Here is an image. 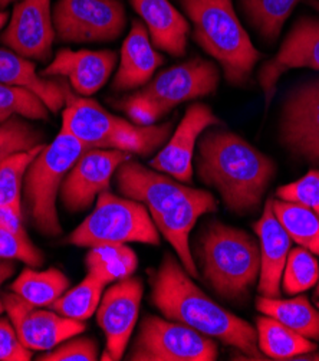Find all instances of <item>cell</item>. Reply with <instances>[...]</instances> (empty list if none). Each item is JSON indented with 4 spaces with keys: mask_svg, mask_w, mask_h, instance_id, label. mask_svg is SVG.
<instances>
[{
    "mask_svg": "<svg viewBox=\"0 0 319 361\" xmlns=\"http://www.w3.org/2000/svg\"><path fill=\"white\" fill-rule=\"evenodd\" d=\"M319 264L311 250L299 246L289 250L280 285L288 295L305 293L318 283Z\"/></svg>",
    "mask_w": 319,
    "mask_h": 361,
    "instance_id": "cell-34",
    "label": "cell"
},
{
    "mask_svg": "<svg viewBox=\"0 0 319 361\" xmlns=\"http://www.w3.org/2000/svg\"><path fill=\"white\" fill-rule=\"evenodd\" d=\"M150 33L154 48L171 56H183L187 49L190 22L170 0H130Z\"/></svg>",
    "mask_w": 319,
    "mask_h": 361,
    "instance_id": "cell-22",
    "label": "cell"
},
{
    "mask_svg": "<svg viewBox=\"0 0 319 361\" xmlns=\"http://www.w3.org/2000/svg\"><path fill=\"white\" fill-rule=\"evenodd\" d=\"M315 298L319 300V279H318V283H316V290H315Z\"/></svg>",
    "mask_w": 319,
    "mask_h": 361,
    "instance_id": "cell-43",
    "label": "cell"
},
{
    "mask_svg": "<svg viewBox=\"0 0 319 361\" xmlns=\"http://www.w3.org/2000/svg\"><path fill=\"white\" fill-rule=\"evenodd\" d=\"M130 159L132 154L120 150H85L61 186L63 206L70 212L88 209L98 195L110 189L113 176Z\"/></svg>",
    "mask_w": 319,
    "mask_h": 361,
    "instance_id": "cell-16",
    "label": "cell"
},
{
    "mask_svg": "<svg viewBox=\"0 0 319 361\" xmlns=\"http://www.w3.org/2000/svg\"><path fill=\"white\" fill-rule=\"evenodd\" d=\"M66 240L81 247L137 242L158 245L160 235L143 203L106 190L98 195L95 209Z\"/></svg>",
    "mask_w": 319,
    "mask_h": 361,
    "instance_id": "cell-9",
    "label": "cell"
},
{
    "mask_svg": "<svg viewBox=\"0 0 319 361\" xmlns=\"http://www.w3.org/2000/svg\"><path fill=\"white\" fill-rule=\"evenodd\" d=\"M246 19L268 42H273L282 32L301 0H240Z\"/></svg>",
    "mask_w": 319,
    "mask_h": 361,
    "instance_id": "cell-30",
    "label": "cell"
},
{
    "mask_svg": "<svg viewBox=\"0 0 319 361\" xmlns=\"http://www.w3.org/2000/svg\"><path fill=\"white\" fill-rule=\"evenodd\" d=\"M16 271V265L13 262V259H4L0 258V288H2L4 282L6 279H9ZM5 304H4V300L2 297H0V314L5 312Z\"/></svg>",
    "mask_w": 319,
    "mask_h": 361,
    "instance_id": "cell-39",
    "label": "cell"
},
{
    "mask_svg": "<svg viewBox=\"0 0 319 361\" xmlns=\"http://www.w3.org/2000/svg\"><path fill=\"white\" fill-rule=\"evenodd\" d=\"M197 258L215 293L227 301H242L259 279V243L242 229L210 222L197 239Z\"/></svg>",
    "mask_w": 319,
    "mask_h": 361,
    "instance_id": "cell-6",
    "label": "cell"
},
{
    "mask_svg": "<svg viewBox=\"0 0 319 361\" xmlns=\"http://www.w3.org/2000/svg\"><path fill=\"white\" fill-rule=\"evenodd\" d=\"M256 331L259 350L269 358L295 360L298 355L316 350V344L312 340L268 315L256 319Z\"/></svg>",
    "mask_w": 319,
    "mask_h": 361,
    "instance_id": "cell-25",
    "label": "cell"
},
{
    "mask_svg": "<svg viewBox=\"0 0 319 361\" xmlns=\"http://www.w3.org/2000/svg\"><path fill=\"white\" fill-rule=\"evenodd\" d=\"M279 138L295 157L319 164V80L289 92L282 106Z\"/></svg>",
    "mask_w": 319,
    "mask_h": 361,
    "instance_id": "cell-13",
    "label": "cell"
},
{
    "mask_svg": "<svg viewBox=\"0 0 319 361\" xmlns=\"http://www.w3.org/2000/svg\"><path fill=\"white\" fill-rule=\"evenodd\" d=\"M9 19V15L6 12H0V29H2Z\"/></svg>",
    "mask_w": 319,
    "mask_h": 361,
    "instance_id": "cell-41",
    "label": "cell"
},
{
    "mask_svg": "<svg viewBox=\"0 0 319 361\" xmlns=\"http://www.w3.org/2000/svg\"><path fill=\"white\" fill-rule=\"evenodd\" d=\"M52 20L61 42H111L123 35L127 13L121 0H58Z\"/></svg>",
    "mask_w": 319,
    "mask_h": 361,
    "instance_id": "cell-11",
    "label": "cell"
},
{
    "mask_svg": "<svg viewBox=\"0 0 319 361\" xmlns=\"http://www.w3.org/2000/svg\"><path fill=\"white\" fill-rule=\"evenodd\" d=\"M0 84L30 90L46 104L51 113H58L65 106V80L41 77L32 61L11 49L0 48Z\"/></svg>",
    "mask_w": 319,
    "mask_h": 361,
    "instance_id": "cell-23",
    "label": "cell"
},
{
    "mask_svg": "<svg viewBox=\"0 0 319 361\" xmlns=\"http://www.w3.org/2000/svg\"><path fill=\"white\" fill-rule=\"evenodd\" d=\"M85 265L88 274L94 275L104 285H108L134 275L138 258L127 243L101 245L89 247Z\"/></svg>",
    "mask_w": 319,
    "mask_h": 361,
    "instance_id": "cell-27",
    "label": "cell"
},
{
    "mask_svg": "<svg viewBox=\"0 0 319 361\" xmlns=\"http://www.w3.org/2000/svg\"><path fill=\"white\" fill-rule=\"evenodd\" d=\"M197 173L203 183L218 189L229 210L244 214L261 206L276 166L240 135L208 128L199 140Z\"/></svg>",
    "mask_w": 319,
    "mask_h": 361,
    "instance_id": "cell-3",
    "label": "cell"
},
{
    "mask_svg": "<svg viewBox=\"0 0 319 361\" xmlns=\"http://www.w3.org/2000/svg\"><path fill=\"white\" fill-rule=\"evenodd\" d=\"M0 258L13 259L38 268L44 264V254L32 243L19 219L0 210Z\"/></svg>",
    "mask_w": 319,
    "mask_h": 361,
    "instance_id": "cell-31",
    "label": "cell"
},
{
    "mask_svg": "<svg viewBox=\"0 0 319 361\" xmlns=\"http://www.w3.org/2000/svg\"><path fill=\"white\" fill-rule=\"evenodd\" d=\"M163 63L164 56L156 51L146 25L141 20H132L121 47L113 90L124 92L144 87Z\"/></svg>",
    "mask_w": 319,
    "mask_h": 361,
    "instance_id": "cell-21",
    "label": "cell"
},
{
    "mask_svg": "<svg viewBox=\"0 0 319 361\" xmlns=\"http://www.w3.org/2000/svg\"><path fill=\"white\" fill-rule=\"evenodd\" d=\"M276 197L298 203L319 218V170H309L296 182L280 186L276 190Z\"/></svg>",
    "mask_w": 319,
    "mask_h": 361,
    "instance_id": "cell-36",
    "label": "cell"
},
{
    "mask_svg": "<svg viewBox=\"0 0 319 361\" xmlns=\"http://www.w3.org/2000/svg\"><path fill=\"white\" fill-rule=\"evenodd\" d=\"M98 358V344L91 338L66 340L39 355L41 361H95Z\"/></svg>",
    "mask_w": 319,
    "mask_h": 361,
    "instance_id": "cell-37",
    "label": "cell"
},
{
    "mask_svg": "<svg viewBox=\"0 0 319 361\" xmlns=\"http://www.w3.org/2000/svg\"><path fill=\"white\" fill-rule=\"evenodd\" d=\"M118 190L128 199L143 203L158 232L173 246L192 278L199 269L190 249V233L201 216L218 210L210 192L186 186L164 173L147 169L130 159L115 171Z\"/></svg>",
    "mask_w": 319,
    "mask_h": 361,
    "instance_id": "cell-1",
    "label": "cell"
},
{
    "mask_svg": "<svg viewBox=\"0 0 319 361\" xmlns=\"http://www.w3.org/2000/svg\"><path fill=\"white\" fill-rule=\"evenodd\" d=\"M30 358L32 350L22 344L12 321L0 318V361H29Z\"/></svg>",
    "mask_w": 319,
    "mask_h": 361,
    "instance_id": "cell-38",
    "label": "cell"
},
{
    "mask_svg": "<svg viewBox=\"0 0 319 361\" xmlns=\"http://www.w3.org/2000/svg\"><path fill=\"white\" fill-rule=\"evenodd\" d=\"M151 301L167 319L218 338L237 348L249 360H263L265 355L258 345V331L252 324L208 298L171 254L164 255L151 275Z\"/></svg>",
    "mask_w": 319,
    "mask_h": 361,
    "instance_id": "cell-2",
    "label": "cell"
},
{
    "mask_svg": "<svg viewBox=\"0 0 319 361\" xmlns=\"http://www.w3.org/2000/svg\"><path fill=\"white\" fill-rule=\"evenodd\" d=\"M45 144L27 152L15 153L0 163V210L22 219V182L30 163Z\"/></svg>",
    "mask_w": 319,
    "mask_h": 361,
    "instance_id": "cell-29",
    "label": "cell"
},
{
    "mask_svg": "<svg viewBox=\"0 0 319 361\" xmlns=\"http://www.w3.org/2000/svg\"><path fill=\"white\" fill-rule=\"evenodd\" d=\"M143 294V281L131 275L111 285L101 298L96 319L106 340L104 361H118L124 357L138 319Z\"/></svg>",
    "mask_w": 319,
    "mask_h": 361,
    "instance_id": "cell-12",
    "label": "cell"
},
{
    "mask_svg": "<svg viewBox=\"0 0 319 361\" xmlns=\"http://www.w3.org/2000/svg\"><path fill=\"white\" fill-rule=\"evenodd\" d=\"M219 126H222L220 118L208 105L203 102L192 104L161 150L151 159L150 167L182 183H190L196 144L204 131Z\"/></svg>",
    "mask_w": 319,
    "mask_h": 361,
    "instance_id": "cell-15",
    "label": "cell"
},
{
    "mask_svg": "<svg viewBox=\"0 0 319 361\" xmlns=\"http://www.w3.org/2000/svg\"><path fill=\"white\" fill-rule=\"evenodd\" d=\"M218 344L186 324L147 315L130 353L131 361H215Z\"/></svg>",
    "mask_w": 319,
    "mask_h": 361,
    "instance_id": "cell-10",
    "label": "cell"
},
{
    "mask_svg": "<svg viewBox=\"0 0 319 361\" xmlns=\"http://www.w3.org/2000/svg\"><path fill=\"white\" fill-rule=\"evenodd\" d=\"M85 150L88 149L82 141L61 127L59 134L48 146L45 144L25 174V197L29 214L35 228L45 236L54 238L62 232L56 196L66 174Z\"/></svg>",
    "mask_w": 319,
    "mask_h": 361,
    "instance_id": "cell-8",
    "label": "cell"
},
{
    "mask_svg": "<svg viewBox=\"0 0 319 361\" xmlns=\"http://www.w3.org/2000/svg\"><path fill=\"white\" fill-rule=\"evenodd\" d=\"M41 144H45L42 131L18 117L0 124V163L15 153L32 150Z\"/></svg>",
    "mask_w": 319,
    "mask_h": 361,
    "instance_id": "cell-35",
    "label": "cell"
},
{
    "mask_svg": "<svg viewBox=\"0 0 319 361\" xmlns=\"http://www.w3.org/2000/svg\"><path fill=\"white\" fill-rule=\"evenodd\" d=\"M55 39L51 0H19L2 42L26 59L48 61Z\"/></svg>",
    "mask_w": 319,
    "mask_h": 361,
    "instance_id": "cell-17",
    "label": "cell"
},
{
    "mask_svg": "<svg viewBox=\"0 0 319 361\" xmlns=\"http://www.w3.org/2000/svg\"><path fill=\"white\" fill-rule=\"evenodd\" d=\"M316 307H318V308H319V301H316Z\"/></svg>",
    "mask_w": 319,
    "mask_h": 361,
    "instance_id": "cell-44",
    "label": "cell"
},
{
    "mask_svg": "<svg viewBox=\"0 0 319 361\" xmlns=\"http://www.w3.org/2000/svg\"><path fill=\"white\" fill-rule=\"evenodd\" d=\"M9 290L33 307H49L69 290L68 276L56 269H25Z\"/></svg>",
    "mask_w": 319,
    "mask_h": 361,
    "instance_id": "cell-26",
    "label": "cell"
},
{
    "mask_svg": "<svg viewBox=\"0 0 319 361\" xmlns=\"http://www.w3.org/2000/svg\"><path fill=\"white\" fill-rule=\"evenodd\" d=\"M256 308L298 334L319 341V311L312 307L306 297L296 295L295 298L280 300L261 295L256 300Z\"/></svg>",
    "mask_w": 319,
    "mask_h": 361,
    "instance_id": "cell-24",
    "label": "cell"
},
{
    "mask_svg": "<svg viewBox=\"0 0 319 361\" xmlns=\"http://www.w3.org/2000/svg\"><path fill=\"white\" fill-rule=\"evenodd\" d=\"M62 127L82 141L87 149L120 150L146 157L164 146L174 123L135 124L108 113L96 101L78 95L65 81Z\"/></svg>",
    "mask_w": 319,
    "mask_h": 361,
    "instance_id": "cell-5",
    "label": "cell"
},
{
    "mask_svg": "<svg viewBox=\"0 0 319 361\" xmlns=\"http://www.w3.org/2000/svg\"><path fill=\"white\" fill-rule=\"evenodd\" d=\"M13 2H19V0H0V9H5L6 6H9Z\"/></svg>",
    "mask_w": 319,
    "mask_h": 361,
    "instance_id": "cell-42",
    "label": "cell"
},
{
    "mask_svg": "<svg viewBox=\"0 0 319 361\" xmlns=\"http://www.w3.org/2000/svg\"><path fill=\"white\" fill-rule=\"evenodd\" d=\"M13 117L49 120L46 104L27 88L0 84V124Z\"/></svg>",
    "mask_w": 319,
    "mask_h": 361,
    "instance_id": "cell-33",
    "label": "cell"
},
{
    "mask_svg": "<svg viewBox=\"0 0 319 361\" xmlns=\"http://www.w3.org/2000/svg\"><path fill=\"white\" fill-rule=\"evenodd\" d=\"M273 213L279 224L287 231L292 242L311 250L319 257V218L318 216L294 202L272 199Z\"/></svg>",
    "mask_w": 319,
    "mask_h": 361,
    "instance_id": "cell-28",
    "label": "cell"
},
{
    "mask_svg": "<svg viewBox=\"0 0 319 361\" xmlns=\"http://www.w3.org/2000/svg\"><path fill=\"white\" fill-rule=\"evenodd\" d=\"M259 238L261 272L258 290L261 295L269 298L280 297V281L285 268L292 239L279 224L273 213L272 199L265 203L261 219L254 225Z\"/></svg>",
    "mask_w": 319,
    "mask_h": 361,
    "instance_id": "cell-20",
    "label": "cell"
},
{
    "mask_svg": "<svg viewBox=\"0 0 319 361\" xmlns=\"http://www.w3.org/2000/svg\"><path fill=\"white\" fill-rule=\"evenodd\" d=\"M306 5L319 13V0H305Z\"/></svg>",
    "mask_w": 319,
    "mask_h": 361,
    "instance_id": "cell-40",
    "label": "cell"
},
{
    "mask_svg": "<svg viewBox=\"0 0 319 361\" xmlns=\"http://www.w3.org/2000/svg\"><path fill=\"white\" fill-rule=\"evenodd\" d=\"M2 300L19 340L32 351H51L87 329L82 321L62 317L52 310H39L12 291L5 293Z\"/></svg>",
    "mask_w": 319,
    "mask_h": 361,
    "instance_id": "cell-14",
    "label": "cell"
},
{
    "mask_svg": "<svg viewBox=\"0 0 319 361\" xmlns=\"http://www.w3.org/2000/svg\"><path fill=\"white\" fill-rule=\"evenodd\" d=\"M115 51L61 49L55 59L41 72V77H59L69 81L70 88L81 97H91L110 80L117 65Z\"/></svg>",
    "mask_w": 319,
    "mask_h": 361,
    "instance_id": "cell-19",
    "label": "cell"
},
{
    "mask_svg": "<svg viewBox=\"0 0 319 361\" xmlns=\"http://www.w3.org/2000/svg\"><path fill=\"white\" fill-rule=\"evenodd\" d=\"M219 81L216 63L197 56L158 72L144 87L114 105L132 123L153 126L177 105L215 94Z\"/></svg>",
    "mask_w": 319,
    "mask_h": 361,
    "instance_id": "cell-7",
    "label": "cell"
},
{
    "mask_svg": "<svg viewBox=\"0 0 319 361\" xmlns=\"http://www.w3.org/2000/svg\"><path fill=\"white\" fill-rule=\"evenodd\" d=\"M105 285L99 279L88 274L80 285L68 290L49 308L62 317L85 321L96 312Z\"/></svg>",
    "mask_w": 319,
    "mask_h": 361,
    "instance_id": "cell-32",
    "label": "cell"
},
{
    "mask_svg": "<svg viewBox=\"0 0 319 361\" xmlns=\"http://www.w3.org/2000/svg\"><path fill=\"white\" fill-rule=\"evenodd\" d=\"M179 4L193 25L194 41L219 62L226 81L244 85L262 54L240 23L233 0H179Z\"/></svg>",
    "mask_w": 319,
    "mask_h": 361,
    "instance_id": "cell-4",
    "label": "cell"
},
{
    "mask_svg": "<svg viewBox=\"0 0 319 361\" xmlns=\"http://www.w3.org/2000/svg\"><path fill=\"white\" fill-rule=\"evenodd\" d=\"M294 68L319 71V19L304 16L295 22L277 54L259 71V85L266 106L270 105L279 78Z\"/></svg>",
    "mask_w": 319,
    "mask_h": 361,
    "instance_id": "cell-18",
    "label": "cell"
}]
</instances>
